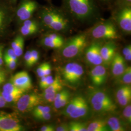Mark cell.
Listing matches in <instances>:
<instances>
[{"instance_id":"obj_15","label":"cell","mask_w":131,"mask_h":131,"mask_svg":"<svg viewBox=\"0 0 131 131\" xmlns=\"http://www.w3.org/2000/svg\"><path fill=\"white\" fill-rule=\"evenodd\" d=\"M39 24L36 19L30 18L22 23L20 28V33L23 37L31 36L39 31Z\"/></svg>"},{"instance_id":"obj_37","label":"cell","mask_w":131,"mask_h":131,"mask_svg":"<svg viewBox=\"0 0 131 131\" xmlns=\"http://www.w3.org/2000/svg\"><path fill=\"white\" fill-rule=\"evenodd\" d=\"M24 60L26 65L29 68L32 67L34 65L31 51H27L26 52L24 55Z\"/></svg>"},{"instance_id":"obj_24","label":"cell","mask_w":131,"mask_h":131,"mask_svg":"<svg viewBox=\"0 0 131 131\" xmlns=\"http://www.w3.org/2000/svg\"><path fill=\"white\" fill-rule=\"evenodd\" d=\"M63 89V85L58 78L54 79L51 84L44 89L43 94H56Z\"/></svg>"},{"instance_id":"obj_18","label":"cell","mask_w":131,"mask_h":131,"mask_svg":"<svg viewBox=\"0 0 131 131\" xmlns=\"http://www.w3.org/2000/svg\"><path fill=\"white\" fill-rule=\"evenodd\" d=\"M89 104L85 99L82 97L79 103L75 110L69 115L70 117L74 119H78L85 117L89 110Z\"/></svg>"},{"instance_id":"obj_4","label":"cell","mask_w":131,"mask_h":131,"mask_svg":"<svg viewBox=\"0 0 131 131\" xmlns=\"http://www.w3.org/2000/svg\"><path fill=\"white\" fill-rule=\"evenodd\" d=\"M88 45V35L86 33L76 35L69 38L61 47V53L66 58L78 56Z\"/></svg>"},{"instance_id":"obj_10","label":"cell","mask_w":131,"mask_h":131,"mask_svg":"<svg viewBox=\"0 0 131 131\" xmlns=\"http://www.w3.org/2000/svg\"><path fill=\"white\" fill-rule=\"evenodd\" d=\"M19 119L12 115L0 112V131H23Z\"/></svg>"},{"instance_id":"obj_19","label":"cell","mask_w":131,"mask_h":131,"mask_svg":"<svg viewBox=\"0 0 131 131\" xmlns=\"http://www.w3.org/2000/svg\"><path fill=\"white\" fill-rule=\"evenodd\" d=\"M12 11L8 5L0 2V35L5 28L11 17Z\"/></svg>"},{"instance_id":"obj_12","label":"cell","mask_w":131,"mask_h":131,"mask_svg":"<svg viewBox=\"0 0 131 131\" xmlns=\"http://www.w3.org/2000/svg\"><path fill=\"white\" fill-rule=\"evenodd\" d=\"M11 83L24 91L31 89L32 87L31 78L28 73L25 71L16 73L12 77Z\"/></svg>"},{"instance_id":"obj_22","label":"cell","mask_w":131,"mask_h":131,"mask_svg":"<svg viewBox=\"0 0 131 131\" xmlns=\"http://www.w3.org/2000/svg\"><path fill=\"white\" fill-rule=\"evenodd\" d=\"M91 106L94 110L97 112H113L117 108V106L114 103H94L92 104Z\"/></svg>"},{"instance_id":"obj_6","label":"cell","mask_w":131,"mask_h":131,"mask_svg":"<svg viewBox=\"0 0 131 131\" xmlns=\"http://www.w3.org/2000/svg\"><path fill=\"white\" fill-rule=\"evenodd\" d=\"M84 73L83 67L75 62L67 64L62 70V75L64 80L68 84L73 85L79 84Z\"/></svg>"},{"instance_id":"obj_51","label":"cell","mask_w":131,"mask_h":131,"mask_svg":"<svg viewBox=\"0 0 131 131\" xmlns=\"http://www.w3.org/2000/svg\"><path fill=\"white\" fill-rule=\"evenodd\" d=\"M11 1H16V0H11Z\"/></svg>"},{"instance_id":"obj_43","label":"cell","mask_w":131,"mask_h":131,"mask_svg":"<svg viewBox=\"0 0 131 131\" xmlns=\"http://www.w3.org/2000/svg\"><path fill=\"white\" fill-rule=\"evenodd\" d=\"M40 130L41 131H56V127L52 124H48L42 126Z\"/></svg>"},{"instance_id":"obj_46","label":"cell","mask_w":131,"mask_h":131,"mask_svg":"<svg viewBox=\"0 0 131 131\" xmlns=\"http://www.w3.org/2000/svg\"><path fill=\"white\" fill-rule=\"evenodd\" d=\"M122 53L124 56L127 54L131 53V44H129L124 48V49L122 50Z\"/></svg>"},{"instance_id":"obj_2","label":"cell","mask_w":131,"mask_h":131,"mask_svg":"<svg viewBox=\"0 0 131 131\" xmlns=\"http://www.w3.org/2000/svg\"><path fill=\"white\" fill-rule=\"evenodd\" d=\"M41 23L53 32H65L71 25L70 17L63 8L53 6H46L38 10Z\"/></svg>"},{"instance_id":"obj_44","label":"cell","mask_w":131,"mask_h":131,"mask_svg":"<svg viewBox=\"0 0 131 131\" xmlns=\"http://www.w3.org/2000/svg\"><path fill=\"white\" fill-rule=\"evenodd\" d=\"M56 131H69V124L66 123H62L59 126L56 128Z\"/></svg>"},{"instance_id":"obj_52","label":"cell","mask_w":131,"mask_h":131,"mask_svg":"<svg viewBox=\"0 0 131 131\" xmlns=\"http://www.w3.org/2000/svg\"><path fill=\"white\" fill-rule=\"evenodd\" d=\"M48 1H50V0H48Z\"/></svg>"},{"instance_id":"obj_27","label":"cell","mask_w":131,"mask_h":131,"mask_svg":"<svg viewBox=\"0 0 131 131\" xmlns=\"http://www.w3.org/2000/svg\"><path fill=\"white\" fill-rule=\"evenodd\" d=\"M2 94L6 103L17 102L24 94L8 93L3 91Z\"/></svg>"},{"instance_id":"obj_41","label":"cell","mask_w":131,"mask_h":131,"mask_svg":"<svg viewBox=\"0 0 131 131\" xmlns=\"http://www.w3.org/2000/svg\"><path fill=\"white\" fill-rule=\"evenodd\" d=\"M45 65V63H43L38 67L37 69V73L38 77H41L43 76H45V74H44Z\"/></svg>"},{"instance_id":"obj_5","label":"cell","mask_w":131,"mask_h":131,"mask_svg":"<svg viewBox=\"0 0 131 131\" xmlns=\"http://www.w3.org/2000/svg\"><path fill=\"white\" fill-rule=\"evenodd\" d=\"M113 20L125 34L131 33V6L116 8L113 12Z\"/></svg>"},{"instance_id":"obj_1","label":"cell","mask_w":131,"mask_h":131,"mask_svg":"<svg viewBox=\"0 0 131 131\" xmlns=\"http://www.w3.org/2000/svg\"><path fill=\"white\" fill-rule=\"evenodd\" d=\"M63 9L71 18L81 22L98 18L99 10L95 0H62Z\"/></svg>"},{"instance_id":"obj_45","label":"cell","mask_w":131,"mask_h":131,"mask_svg":"<svg viewBox=\"0 0 131 131\" xmlns=\"http://www.w3.org/2000/svg\"><path fill=\"white\" fill-rule=\"evenodd\" d=\"M51 73H52L51 66L49 63H45V70H44L45 76L51 75Z\"/></svg>"},{"instance_id":"obj_48","label":"cell","mask_w":131,"mask_h":131,"mask_svg":"<svg viewBox=\"0 0 131 131\" xmlns=\"http://www.w3.org/2000/svg\"><path fill=\"white\" fill-rule=\"evenodd\" d=\"M4 46L0 45V68L3 64V51Z\"/></svg>"},{"instance_id":"obj_8","label":"cell","mask_w":131,"mask_h":131,"mask_svg":"<svg viewBox=\"0 0 131 131\" xmlns=\"http://www.w3.org/2000/svg\"><path fill=\"white\" fill-rule=\"evenodd\" d=\"M103 44V40L94 39L85 48V58L89 64L95 66L103 64L101 54V49Z\"/></svg>"},{"instance_id":"obj_29","label":"cell","mask_w":131,"mask_h":131,"mask_svg":"<svg viewBox=\"0 0 131 131\" xmlns=\"http://www.w3.org/2000/svg\"><path fill=\"white\" fill-rule=\"evenodd\" d=\"M130 93H131V86L128 84H122L117 90L116 92V97L117 99L127 94Z\"/></svg>"},{"instance_id":"obj_23","label":"cell","mask_w":131,"mask_h":131,"mask_svg":"<svg viewBox=\"0 0 131 131\" xmlns=\"http://www.w3.org/2000/svg\"><path fill=\"white\" fill-rule=\"evenodd\" d=\"M106 122L111 131H124L126 130V129L118 117L114 116L110 117Z\"/></svg>"},{"instance_id":"obj_36","label":"cell","mask_w":131,"mask_h":131,"mask_svg":"<svg viewBox=\"0 0 131 131\" xmlns=\"http://www.w3.org/2000/svg\"><path fill=\"white\" fill-rule=\"evenodd\" d=\"M123 116L126 119L128 123L131 122V106L130 104H129L125 106L123 111Z\"/></svg>"},{"instance_id":"obj_30","label":"cell","mask_w":131,"mask_h":131,"mask_svg":"<svg viewBox=\"0 0 131 131\" xmlns=\"http://www.w3.org/2000/svg\"><path fill=\"white\" fill-rule=\"evenodd\" d=\"M3 91L8 93L24 94L25 91L19 89L15 86L12 83H9L5 84L3 88Z\"/></svg>"},{"instance_id":"obj_13","label":"cell","mask_w":131,"mask_h":131,"mask_svg":"<svg viewBox=\"0 0 131 131\" xmlns=\"http://www.w3.org/2000/svg\"><path fill=\"white\" fill-rule=\"evenodd\" d=\"M117 45L113 40H109L103 43L101 49V54L103 59V64L108 66L116 53Z\"/></svg>"},{"instance_id":"obj_26","label":"cell","mask_w":131,"mask_h":131,"mask_svg":"<svg viewBox=\"0 0 131 131\" xmlns=\"http://www.w3.org/2000/svg\"><path fill=\"white\" fill-rule=\"evenodd\" d=\"M81 98V96H77L71 100L70 102L68 103L64 114L67 116H69L71 113L72 112L79 103Z\"/></svg>"},{"instance_id":"obj_35","label":"cell","mask_w":131,"mask_h":131,"mask_svg":"<svg viewBox=\"0 0 131 131\" xmlns=\"http://www.w3.org/2000/svg\"><path fill=\"white\" fill-rule=\"evenodd\" d=\"M4 60L6 65L10 70H13L16 68L17 66V61L14 60L5 54L4 56Z\"/></svg>"},{"instance_id":"obj_3","label":"cell","mask_w":131,"mask_h":131,"mask_svg":"<svg viewBox=\"0 0 131 131\" xmlns=\"http://www.w3.org/2000/svg\"><path fill=\"white\" fill-rule=\"evenodd\" d=\"M91 37L95 40H114L119 38L117 26L111 19L101 21L90 31Z\"/></svg>"},{"instance_id":"obj_50","label":"cell","mask_w":131,"mask_h":131,"mask_svg":"<svg viewBox=\"0 0 131 131\" xmlns=\"http://www.w3.org/2000/svg\"><path fill=\"white\" fill-rule=\"evenodd\" d=\"M101 1H102V2H107L110 1V0H101Z\"/></svg>"},{"instance_id":"obj_49","label":"cell","mask_w":131,"mask_h":131,"mask_svg":"<svg viewBox=\"0 0 131 131\" xmlns=\"http://www.w3.org/2000/svg\"><path fill=\"white\" fill-rule=\"evenodd\" d=\"M6 75L5 72L3 71H0V80L5 79Z\"/></svg>"},{"instance_id":"obj_31","label":"cell","mask_w":131,"mask_h":131,"mask_svg":"<svg viewBox=\"0 0 131 131\" xmlns=\"http://www.w3.org/2000/svg\"><path fill=\"white\" fill-rule=\"evenodd\" d=\"M51 109L47 106H43L41 105H38L33 109V114L34 117L41 115L45 113L51 112Z\"/></svg>"},{"instance_id":"obj_11","label":"cell","mask_w":131,"mask_h":131,"mask_svg":"<svg viewBox=\"0 0 131 131\" xmlns=\"http://www.w3.org/2000/svg\"><path fill=\"white\" fill-rule=\"evenodd\" d=\"M65 41L61 35L54 32L45 34L41 39V43L47 48L57 49L61 48Z\"/></svg>"},{"instance_id":"obj_14","label":"cell","mask_w":131,"mask_h":131,"mask_svg":"<svg viewBox=\"0 0 131 131\" xmlns=\"http://www.w3.org/2000/svg\"><path fill=\"white\" fill-rule=\"evenodd\" d=\"M107 75V70L104 66H95L90 71V79L94 85L98 86L105 83Z\"/></svg>"},{"instance_id":"obj_20","label":"cell","mask_w":131,"mask_h":131,"mask_svg":"<svg viewBox=\"0 0 131 131\" xmlns=\"http://www.w3.org/2000/svg\"><path fill=\"white\" fill-rule=\"evenodd\" d=\"M11 47L18 57L21 56L23 53L24 47V37L21 35L17 36L12 42Z\"/></svg>"},{"instance_id":"obj_16","label":"cell","mask_w":131,"mask_h":131,"mask_svg":"<svg viewBox=\"0 0 131 131\" xmlns=\"http://www.w3.org/2000/svg\"><path fill=\"white\" fill-rule=\"evenodd\" d=\"M110 64L113 75L116 78L121 75L126 68L124 58L118 52L115 53Z\"/></svg>"},{"instance_id":"obj_21","label":"cell","mask_w":131,"mask_h":131,"mask_svg":"<svg viewBox=\"0 0 131 131\" xmlns=\"http://www.w3.org/2000/svg\"><path fill=\"white\" fill-rule=\"evenodd\" d=\"M107 122L103 119H97L87 126V131H107L110 130Z\"/></svg>"},{"instance_id":"obj_38","label":"cell","mask_w":131,"mask_h":131,"mask_svg":"<svg viewBox=\"0 0 131 131\" xmlns=\"http://www.w3.org/2000/svg\"><path fill=\"white\" fill-rule=\"evenodd\" d=\"M115 5L116 8L131 6V0H116Z\"/></svg>"},{"instance_id":"obj_28","label":"cell","mask_w":131,"mask_h":131,"mask_svg":"<svg viewBox=\"0 0 131 131\" xmlns=\"http://www.w3.org/2000/svg\"><path fill=\"white\" fill-rule=\"evenodd\" d=\"M70 131H87L86 123L80 122H71L69 124Z\"/></svg>"},{"instance_id":"obj_39","label":"cell","mask_w":131,"mask_h":131,"mask_svg":"<svg viewBox=\"0 0 131 131\" xmlns=\"http://www.w3.org/2000/svg\"><path fill=\"white\" fill-rule=\"evenodd\" d=\"M52 117V114L51 112L45 113L40 115L37 117H35L36 118L42 121H46L50 119Z\"/></svg>"},{"instance_id":"obj_25","label":"cell","mask_w":131,"mask_h":131,"mask_svg":"<svg viewBox=\"0 0 131 131\" xmlns=\"http://www.w3.org/2000/svg\"><path fill=\"white\" fill-rule=\"evenodd\" d=\"M118 82L122 84H129L131 83V68L127 67L124 72L117 77Z\"/></svg>"},{"instance_id":"obj_17","label":"cell","mask_w":131,"mask_h":131,"mask_svg":"<svg viewBox=\"0 0 131 131\" xmlns=\"http://www.w3.org/2000/svg\"><path fill=\"white\" fill-rule=\"evenodd\" d=\"M89 101L91 105L96 103H114L111 97L107 94L98 90H93L89 94Z\"/></svg>"},{"instance_id":"obj_47","label":"cell","mask_w":131,"mask_h":131,"mask_svg":"<svg viewBox=\"0 0 131 131\" xmlns=\"http://www.w3.org/2000/svg\"><path fill=\"white\" fill-rule=\"evenodd\" d=\"M6 102H5V99L4 98L2 92H0V108L4 107L6 105Z\"/></svg>"},{"instance_id":"obj_34","label":"cell","mask_w":131,"mask_h":131,"mask_svg":"<svg viewBox=\"0 0 131 131\" xmlns=\"http://www.w3.org/2000/svg\"><path fill=\"white\" fill-rule=\"evenodd\" d=\"M118 103L122 106H125L127 105L130 104L131 100V93H128L117 99Z\"/></svg>"},{"instance_id":"obj_42","label":"cell","mask_w":131,"mask_h":131,"mask_svg":"<svg viewBox=\"0 0 131 131\" xmlns=\"http://www.w3.org/2000/svg\"><path fill=\"white\" fill-rule=\"evenodd\" d=\"M32 56L33 57V62L34 64H35L38 61L39 58V53L37 50H31Z\"/></svg>"},{"instance_id":"obj_40","label":"cell","mask_w":131,"mask_h":131,"mask_svg":"<svg viewBox=\"0 0 131 131\" xmlns=\"http://www.w3.org/2000/svg\"><path fill=\"white\" fill-rule=\"evenodd\" d=\"M5 55L8 56L9 57L12 58V59H13L14 60L17 61L18 57L16 56V53H15L14 50L11 48L6 51L5 53Z\"/></svg>"},{"instance_id":"obj_7","label":"cell","mask_w":131,"mask_h":131,"mask_svg":"<svg viewBox=\"0 0 131 131\" xmlns=\"http://www.w3.org/2000/svg\"><path fill=\"white\" fill-rule=\"evenodd\" d=\"M38 9L39 5L36 1L22 0L16 11V18L19 22L22 23L24 20L32 18Z\"/></svg>"},{"instance_id":"obj_33","label":"cell","mask_w":131,"mask_h":131,"mask_svg":"<svg viewBox=\"0 0 131 131\" xmlns=\"http://www.w3.org/2000/svg\"><path fill=\"white\" fill-rule=\"evenodd\" d=\"M70 97V92L68 91L66 93L65 95L61 98V100L56 105H54V107L56 109H60L61 108L63 107L69 102Z\"/></svg>"},{"instance_id":"obj_32","label":"cell","mask_w":131,"mask_h":131,"mask_svg":"<svg viewBox=\"0 0 131 131\" xmlns=\"http://www.w3.org/2000/svg\"><path fill=\"white\" fill-rule=\"evenodd\" d=\"M40 78L41 79L39 83V86L41 89H46L48 86L52 84L54 80L53 77L51 75L43 76Z\"/></svg>"},{"instance_id":"obj_9","label":"cell","mask_w":131,"mask_h":131,"mask_svg":"<svg viewBox=\"0 0 131 131\" xmlns=\"http://www.w3.org/2000/svg\"><path fill=\"white\" fill-rule=\"evenodd\" d=\"M42 102V98L36 94H23L17 102L18 109L22 112L33 110Z\"/></svg>"}]
</instances>
